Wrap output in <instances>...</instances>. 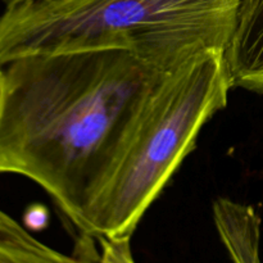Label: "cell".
Returning a JSON list of instances; mask_svg holds the SVG:
<instances>
[{
  "instance_id": "6da1fadb",
  "label": "cell",
  "mask_w": 263,
  "mask_h": 263,
  "mask_svg": "<svg viewBox=\"0 0 263 263\" xmlns=\"http://www.w3.org/2000/svg\"><path fill=\"white\" fill-rule=\"evenodd\" d=\"M172 71L113 49L8 62L0 67V174L43 187L82 234L141 113Z\"/></svg>"
},
{
  "instance_id": "7a4b0ae2",
  "label": "cell",
  "mask_w": 263,
  "mask_h": 263,
  "mask_svg": "<svg viewBox=\"0 0 263 263\" xmlns=\"http://www.w3.org/2000/svg\"><path fill=\"white\" fill-rule=\"evenodd\" d=\"M239 0H28L0 14V67L33 54L126 50L172 71L228 45Z\"/></svg>"
},
{
  "instance_id": "3957f363",
  "label": "cell",
  "mask_w": 263,
  "mask_h": 263,
  "mask_svg": "<svg viewBox=\"0 0 263 263\" xmlns=\"http://www.w3.org/2000/svg\"><path fill=\"white\" fill-rule=\"evenodd\" d=\"M231 87L223 50H208L170 72L146 104L82 234L131 238L203 126L228 104Z\"/></svg>"
},
{
  "instance_id": "277c9868",
  "label": "cell",
  "mask_w": 263,
  "mask_h": 263,
  "mask_svg": "<svg viewBox=\"0 0 263 263\" xmlns=\"http://www.w3.org/2000/svg\"><path fill=\"white\" fill-rule=\"evenodd\" d=\"M223 58L231 87L263 92V0H239Z\"/></svg>"
},
{
  "instance_id": "5b68a950",
  "label": "cell",
  "mask_w": 263,
  "mask_h": 263,
  "mask_svg": "<svg viewBox=\"0 0 263 263\" xmlns=\"http://www.w3.org/2000/svg\"><path fill=\"white\" fill-rule=\"evenodd\" d=\"M97 241L94 236L79 234L72 253H62L0 210V263H100Z\"/></svg>"
},
{
  "instance_id": "8992f818",
  "label": "cell",
  "mask_w": 263,
  "mask_h": 263,
  "mask_svg": "<svg viewBox=\"0 0 263 263\" xmlns=\"http://www.w3.org/2000/svg\"><path fill=\"white\" fill-rule=\"evenodd\" d=\"M213 220L231 262L262 263L261 218L252 205L218 198L213 203Z\"/></svg>"
},
{
  "instance_id": "52a82bcc",
  "label": "cell",
  "mask_w": 263,
  "mask_h": 263,
  "mask_svg": "<svg viewBox=\"0 0 263 263\" xmlns=\"http://www.w3.org/2000/svg\"><path fill=\"white\" fill-rule=\"evenodd\" d=\"M100 244V263H136L131 249V238L98 239Z\"/></svg>"
},
{
  "instance_id": "ba28073f",
  "label": "cell",
  "mask_w": 263,
  "mask_h": 263,
  "mask_svg": "<svg viewBox=\"0 0 263 263\" xmlns=\"http://www.w3.org/2000/svg\"><path fill=\"white\" fill-rule=\"evenodd\" d=\"M23 222V226L30 231L44 230L49 225V211L44 205H32L25 213Z\"/></svg>"
},
{
  "instance_id": "9c48e42d",
  "label": "cell",
  "mask_w": 263,
  "mask_h": 263,
  "mask_svg": "<svg viewBox=\"0 0 263 263\" xmlns=\"http://www.w3.org/2000/svg\"><path fill=\"white\" fill-rule=\"evenodd\" d=\"M22 2H28V0H4V5L15 4V3H22Z\"/></svg>"
}]
</instances>
